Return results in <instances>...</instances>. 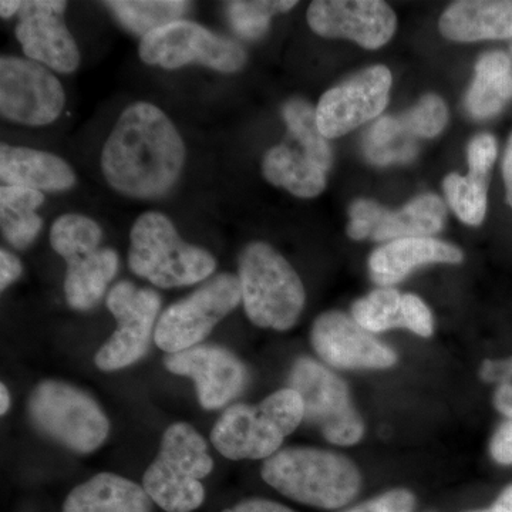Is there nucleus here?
Instances as JSON below:
<instances>
[{
    "label": "nucleus",
    "mask_w": 512,
    "mask_h": 512,
    "mask_svg": "<svg viewBox=\"0 0 512 512\" xmlns=\"http://www.w3.org/2000/svg\"><path fill=\"white\" fill-rule=\"evenodd\" d=\"M30 423L74 453L90 454L110 434V421L90 394L72 384L43 380L28 399Z\"/></svg>",
    "instance_id": "obj_8"
},
{
    "label": "nucleus",
    "mask_w": 512,
    "mask_h": 512,
    "mask_svg": "<svg viewBox=\"0 0 512 512\" xmlns=\"http://www.w3.org/2000/svg\"><path fill=\"white\" fill-rule=\"evenodd\" d=\"M503 173L508 204H510L512 208V136L510 143H508L507 150H505Z\"/></svg>",
    "instance_id": "obj_41"
},
{
    "label": "nucleus",
    "mask_w": 512,
    "mask_h": 512,
    "mask_svg": "<svg viewBox=\"0 0 512 512\" xmlns=\"http://www.w3.org/2000/svg\"><path fill=\"white\" fill-rule=\"evenodd\" d=\"M128 266L157 288H183L214 274L217 261L207 249L187 244L163 212L148 211L130 232Z\"/></svg>",
    "instance_id": "obj_4"
},
{
    "label": "nucleus",
    "mask_w": 512,
    "mask_h": 512,
    "mask_svg": "<svg viewBox=\"0 0 512 512\" xmlns=\"http://www.w3.org/2000/svg\"><path fill=\"white\" fill-rule=\"evenodd\" d=\"M22 271V262L19 261L18 256L3 248L0 251V289L6 291L13 282L18 281Z\"/></svg>",
    "instance_id": "obj_39"
},
{
    "label": "nucleus",
    "mask_w": 512,
    "mask_h": 512,
    "mask_svg": "<svg viewBox=\"0 0 512 512\" xmlns=\"http://www.w3.org/2000/svg\"><path fill=\"white\" fill-rule=\"evenodd\" d=\"M471 512H512V484L508 485L503 493L498 495L497 500L487 510Z\"/></svg>",
    "instance_id": "obj_42"
},
{
    "label": "nucleus",
    "mask_w": 512,
    "mask_h": 512,
    "mask_svg": "<svg viewBox=\"0 0 512 512\" xmlns=\"http://www.w3.org/2000/svg\"><path fill=\"white\" fill-rule=\"evenodd\" d=\"M511 96L512 67L508 56L493 52L481 57L467 94L468 113L476 119H488L500 113Z\"/></svg>",
    "instance_id": "obj_25"
},
{
    "label": "nucleus",
    "mask_w": 512,
    "mask_h": 512,
    "mask_svg": "<svg viewBox=\"0 0 512 512\" xmlns=\"http://www.w3.org/2000/svg\"><path fill=\"white\" fill-rule=\"evenodd\" d=\"M104 5L121 26L141 36V39L154 30L183 19L190 8V3L183 0H111Z\"/></svg>",
    "instance_id": "obj_28"
},
{
    "label": "nucleus",
    "mask_w": 512,
    "mask_h": 512,
    "mask_svg": "<svg viewBox=\"0 0 512 512\" xmlns=\"http://www.w3.org/2000/svg\"><path fill=\"white\" fill-rule=\"evenodd\" d=\"M101 239L100 225L82 214H64L50 229V245L67 265V303L76 311L94 308L119 271V255L114 249L101 248Z\"/></svg>",
    "instance_id": "obj_7"
},
{
    "label": "nucleus",
    "mask_w": 512,
    "mask_h": 512,
    "mask_svg": "<svg viewBox=\"0 0 512 512\" xmlns=\"http://www.w3.org/2000/svg\"><path fill=\"white\" fill-rule=\"evenodd\" d=\"M66 93L59 79L43 64L22 57L0 59V114L23 126H47L59 119Z\"/></svg>",
    "instance_id": "obj_13"
},
{
    "label": "nucleus",
    "mask_w": 512,
    "mask_h": 512,
    "mask_svg": "<svg viewBox=\"0 0 512 512\" xmlns=\"http://www.w3.org/2000/svg\"><path fill=\"white\" fill-rule=\"evenodd\" d=\"M153 501L141 485L113 473H100L67 495L63 512H151Z\"/></svg>",
    "instance_id": "obj_23"
},
{
    "label": "nucleus",
    "mask_w": 512,
    "mask_h": 512,
    "mask_svg": "<svg viewBox=\"0 0 512 512\" xmlns=\"http://www.w3.org/2000/svg\"><path fill=\"white\" fill-rule=\"evenodd\" d=\"M242 303L255 326L279 332L296 325L305 308V288L291 264L264 242H252L238 259Z\"/></svg>",
    "instance_id": "obj_5"
},
{
    "label": "nucleus",
    "mask_w": 512,
    "mask_h": 512,
    "mask_svg": "<svg viewBox=\"0 0 512 512\" xmlns=\"http://www.w3.org/2000/svg\"><path fill=\"white\" fill-rule=\"evenodd\" d=\"M444 192L457 217L468 225H480L487 212V181L478 178L448 175Z\"/></svg>",
    "instance_id": "obj_31"
},
{
    "label": "nucleus",
    "mask_w": 512,
    "mask_h": 512,
    "mask_svg": "<svg viewBox=\"0 0 512 512\" xmlns=\"http://www.w3.org/2000/svg\"><path fill=\"white\" fill-rule=\"evenodd\" d=\"M289 389L301 396L306 423L329 443L353 446L362 440L365 424L357 413L348 384L311 357H299L289 373Z\"/></svg>",
    "instance_id": "obj_9"
},
{
    "label": "nucleus",
    "mask_w": 512,
    "mask_h": 512,
    "mask_svg": "<svg viewBox=\"0 0 512 512\" xmlns=\"http://www.w3.org/2000/svg\"><path fill=\"white\" fill-rule=\"evenodd\" d=\"M352 318L370 333L394 328L412 330L421 338L433 335V315L413 293L402 295L392 288L377 289L352 306Z\"/></svg>",
    "instance_id": "obj_19"
},
{
    "label": "nucleus",
    "mask_w": 512,
    "mask_h": 512,
    "mask_svg": "<svg viewBox=\"0 0 512 512\" xmlns=\"http://www.w3.org/2000/svg\"><path fill=\"white\" fill-rule=\"evenodd\" d=\"M45 202L43 192L2 185L0 188V227L6 241L16 249L29 248L39 237L43 220L37 208Z\"/></svg>",
    "instance_id": "obj_26"
},
{
    "label": "nucleus",
    "mask_w": 512,
    "mask_h": 512,
    "mask_svg": "<svg viewBox=\"0 0 512 512\" xmlns=\"http://www.w3.org/2000/svg\"><path fill=\"white\" fill-rule=\"evenodd\" d=\"M138 55L148 66L180 69L202 64L221 73H235L247 62V53L237 42L181 19L148 33L141 39Z\"/></svg>",
    "instance_id": "obj_11"
},
{
    "label": "nucleus",
    "mask_w": 512,
    "mask_h": 512,
    "mask_svg": "<svg viewBox=\"0 0 512 512\" xmlns=\"http://www.w3.org/2000/svg\"><path fill=\"white\" fill-rule=\"evenodd\" d=\"M494 406L508 419L512 417V357L503 362L500 379L494 394Z\"/></svg>",
    "instance_id": "obj_38"
},
{
    "label": "nucleus",
    "mask_w": 512,
    "mask_h": 512,
    "mask_svg": "<svg viewBox=\"0 0 512 512\" xmlns=\"http://www.w3.org/2000/svg\"><path fill=\"white\" fill-rule=\"evenodd\" d=\"M100 164L113 190L134 200H156L173 190L183 173L185 144L163 110L138 101L121 113Z\"/></svg>",
    "instance_id": "obj_1"
},
{
    "label": "nucleus",
    "mask_w": 512,
    "mask_h": 512,
    "mask_svg": "<svg viewBox=\"0 0 512 512\" xmlns=\"http://www.w3.org/2000/svg\"><path fill=\"white\" fill-rule=\"evenodd\" d=\"M490 454L495 463L512 466V417L495 431L490 443Z\"/></svg>",
    "instance_id": "obj_37"
},
{
    "label": "nucleus",
    "mask_w": 512,
    "mask_h": 512,
    "mask_svg": "<svg viewBox=\"0 0 512 512\" xmlns=\"http://www.w3.org/2000/svg\"><path fill=\"white\" fill-rule=\"evenodd\" d=\"M214 461L208 444L191 424L174 423L165 430L160 451L143 477V487L161 510L192 512L205 500L202 478Z\"/></svg>",
    "instance_id": "obj_6"
},
{
    "label": "nucleus",
    "mask_w": 512,
    "mask_h": 512,
    "mask_svg": "<svg viewBox=\"0 0 512 512\" xmlns=\"http://www.w3.org/2000/svg\"><path fill=\"white\" fill-rule=\"evenodd\" d=\"M266 484L296 503L338 510L359 494L362 476L342 454L312 447H291L265 460Z\"/></svg>",
    "instance_id": "obj_2"
},
{
    "label": "nucleus",
    "mask_w": 512,
    "mask_h": 512,
    "mask_svg": "<svg viewBox=\"0 0 512 512\" xmlns=\"http://www.w3.org/2000/svg\"><path fill=\"white\" fill-rule=\"evenodd\" d=\"M313 349L326 365L336 369H389L397 355L389 346L343 312H326L312 326Z\"/></svg>",
    "instance_id": "obj_16"
},
{
    "label": "nucleus",
    "mask_w": 512,
    "mask_h": 512,
    "mask_svg": "<svg viewBox=\"0 0 512 512\" xmlns=\"http://www.w3.org/2000/svg\"><path fill=\"white\" fill-rule=\"evenodd\" d=\"M106 305L117 328L96 353L94 363L103 372H116L146 356L156 333L161 296L154 289L121 281L111 288Z\"/></svg>",
    "instance_id": "obj_12"
},
{
    "label": "nucleus",
    "mask_w": 512,
    "mask_h": 512,
    "mask_svg": "<svg viewBox=\"0 0 512 512\" xmlns=\"http://www.w3.org/2000/svg\"><path fill=\"white\" fill-rule=\"evenodd\" d=\"M241 302L238 276H214L187 298L165 309L154 333L156 345L168 355L200 345Z\"/></svg>",
    "instance_id": "obj_10"
},
{
    "label": "nucleus",
    "mask_w": 512,
    "mask_h": 512,
    "mask_svg": "<svg viewBox=\"0 0 512 512\" xmlns=\"http://www.w3.org/2000/svg\"><path fill=\"white\" fill-rule=\"evenodd\" d=\"M0 178L3 185L39 192L67 191L76 184V174L63 158L28 147H0Z\"/></svg>",
    "instance_id": "obj_21"
},
{
    "label": "nucleus",
    "mask_w": 512,
    "mask_h": 512,
    "mask_svg": "<svg viewBox=\"0 0 512 512\" xmlns=\"http://www.w3.org/2000/svg\"><path fill=\"white\" fill-rule=\"evenodd\" d=\"M400 120L410 133L419 137L431 138L439 136L443 128L446 127L448 111L440 97L429 94V96H424L417 106L413 107Z\"/></svg>",
    "instance_id": "obj_33"
},
{
    "label": "nucleus",
    "mask_w": 512,
    "mask_h": 512,
    "mask_svg": "<svg viewBox=\"0 0 512 512\" xmlns=\"http://www.w3.org/2000/svg\"><path fill=\"white\" fill-rule=\"evenodd\" d=\"M441 35L454 42L508 39L512 37V2L463 0L440 18Z\"/></svg>",
    "instance_id": "obj_22"
},
{
    "label": "nucleus",
    "mask_w": 512,
    "mask_h": 512,
    "mask_svg": "<svg viewBox=\"0 0 512 512\" xmlns=\"http://www.w3.org/2000/svg\"><path fill=\"white\" fill-rule=\"evenodd\" d=\"M305 417L295 390H278L259 404L228 407L211 431L212 446L229 460H268Z\"/></svg>",
    "instance_id": "obj_3"
},
{
    "label": "nucleus",
    "mask_w": 512,
    "mask_h": 512,
    "mask_svg": "<svg viewBox=\"0 0 512 512\" xmlns=\"http://www.w3.org/2000/svg\"><path fill=\"white\" fill-rule=\"evenodd\" d=\"M406 133L402 120L390 117L380 120L367 136V157L376 164L409 160L413 156L414 147L403 143L402 136Z\"/></svg>",
    "instance_id": "obj_32"
},
{
    "label": "nucleus",
    "mask_w": 512,
    "mask_h": 512,
    "mask_svg": "<svg viewBox=\"0 0 512 512\" xmlns=\"http://www.w3.org/2000/svg\"><path fill=\"white\" fill-rule=\"evenodd\" d=\"M416 498L409 490L397 488L343 512H413Z\"/></svg>",
    "instance_id": "obj_36"
},
{
    "label": "nucleus",
    "mask_w": 512,
    "mask_h": 512,
    "mask_svg": "<svg viewBox=\"0 0 512 512\" xmlns=\"http://www.w3.org/2000/svg\"><path fill=\"white\" fill-rule=\"evenodd\" d=\"M66 8L60 0L23 2L15 35L28 59L69 74L79 67L80 50L64 23Z\"/></svg>",
    "instance_id": "obj_15"
},
{
    "label": "nucleus",
    "mask_w": 512,
    "mask_h": 512,
    "mask_svg": "<svg viewBox=\"0 0 512 512\" xmlns=\"http://www.w3.org/2000/svg\"><path fill=\"white\" fill-rule=\"evenodd\" d=\"M308 23L319 36L343 37L375 50L392 39L397 19L379 0H318L309 6Z\"/></svg>",
    "instance_id": "obj_18"
},
{
    "label": "nucleus",
    "mask_w": 512,
    "mask_h": 512,
    "mask_svg": "<svg viewBox=\"0 0 512 512\" xmlns=\"http://www.w3.org/2000/svg\"><path fill=\"white\" fill-rule=\"evenodd\" d=\"M164 366L174 375L194 380L198 402L205 410L222 409L247 386V367L222 346L198 345L173 353L165 357Z\"/></svg>",
    "instance_id": "obj_17"
},
{
    "label": "nucleus",
    "mask_w": 512,
    "mask_h": 512,
    "mask_svg": "<svg viewBox=\"0 0 512 512\" xmlns=\"http://www.w3.org/2000/svg\"><path fill=\"white\" fill-rule=\"evenodd\" d=\"M446 205L436 195H421L400 211H387L373 239L397 241L404 238H429L444 227Z\"/></svg>",
    "instance_id": "obj_27"
},
{
    "label": "nucleus",
    "mask_w": 512,
    "mask_h": 512,
    "mask_svg": "<svg viewBox=\"0 0 512 512\" xmlns=\"http://www.w3.org/2000/svg\"><path fill=\"white\" fill-rule=\"evenodd\" d=\"M225 5H227L229 23L235 33L242 39L258 40L268 32L272 16L276 13L288 12L295 8L298 2H291V0H285V2L284 0H274V2L235 0V2L225 3Z\"/></svg>",
    "instance_id": "obj_30"
},
{
    "label": "nucleus",
    "mask_w": 512,
    "mask_h": 512,
    "mask_svg": "<svg viewBox=\"0 0 512 512\" xmlns=\"http://www.w3.org/2000/svg\"><path fill=\"white\" fill-rule=\"evenodd\" d=\"M282 116L292 136L301 144L303 153L328 173L333 161L332 148L329 146L328 138L320 133L316 109H313L308 101L291 99L282 107Z\"/></svg>",
    "instance_id": "obj_29"
},
{
    "label": "nucleus",
    "mask_w": 512,
    "mask_h": 512,
    "mask_svg": "<svg viewBox=\"0 0 512 512\" xmlns=\"http://www.w3.org/2000/svg\"><path fill=\"white\" fill-rule=\"evenodd\" d=\"M392 89V73L373 66L323 94L316 107V121L326 138L345 136L379 116Z\"/></svg>",
    "instance_id": "obj_14"
},
{
    "label": "nucleus",
    "mask_w": 512,
    "mask_h": 512,
    "mask_svg": "<svg viewBox=\"0 0 512 512\" xmlns=\"http://www.w3.org/2000/svg\"><path fill=\"white\" fill-rule=\"evenodd\" d=\"M22 3L23 2H18V0H2V2H0V15H2L3 19L12 18L13 15L20 12Z\"/></svg>",
    "instance_id": "obj_43"
},
{
    "label": "nucleus",
    "mask_w": 512,
    "mask_h": 512,
    "mask_svg": "<svg viewBox=\"0 0 512 512\" xmlns=\"http://www.w3.org/2000/svg\"><path fill=\"white\" fill-rule=\"evenodd\" d=\"M0 399H2V403H0V414L5 416V414L9 412L10 407V394L5 383L0 384Z\"/></svg>",
    "instance_id": "obj_44"
},
{
    "label": "nucleus",
    "mask_w": 512,
    "mask_h": 512,
    "mask_svg": "<svg viewBox=\"0 0 512 512\" xmlns=\"http://www.w3.org/2000/svg\"><path fill=\"white\" fill-rule=\"evenodd\" d=\"M495 158H497V141L491 134H480L468 147V165H470L468 175L487 181Z\"/></svg>",
    "instance_id": "obj_35"
},
{
    "label": "nucleus",
    "mask_w": 512,
    "mask_h": 512,
    "mask_svg": "<svg viewBox=\"0 0 512 512\" xmlns=\"http://www.w3.org/2000/svg\"><path fill=\"white\" fill-rule=\"evenodd\" d=\"M262 171L266 180L299 198H315L326 187V171L305 153L282 144L265 154Z\"/></svg>",
    "instance_id": "obj_24"
},
{
    "label": "nucleus",
    "mask_w": 512,
    "mask_h": 512,
    "mask_svg": "<svg viewBox=\"0 0 512 512\" xmlns=\"http://www.w3.org/2000/svg\"><path fill=\"white\" fill-rule=\"evenodd\" d=\"M386 212V208H383L382 205L377 204L375 201L359 200L353 202L349 211V237L356 239V241L372 238Z\"/></svg>",
    "instance_id": "obj_34"
},
{
    "label": "nucleus",
    "mask_w": 512,
    "mask_h": 512,
    "mask_svg": "<svg viewBox=\"0 0 512 512\" xmlns=\"http://www.w3.org/2000/svg\"><path fill=\"white\" fill-rule=\"evenodd\" d=\"M222 512H295L285 505L264 498H249Z\"/></svg>",
    "instance_id": "obj_40"
},
{
    "label": "nucleus",
    "mask_w": 512,
    "mask_h": 512,
    "mask_svg": "<svg viewBox=\"0 0 512 512\" xmlns=\"http://www.w3.org/2000/svg\"><path fill=\"white\" fill-rule=\"evenodd\" d=\"M463 252L434 238H404L380 247L370 255L369 271L380 286L399 284L414 269L427 264H460Z\"/></svg>",
    "instance_id": "obj_20"
}]
</instances>
